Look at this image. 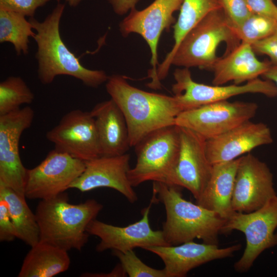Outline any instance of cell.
<instances>
[{
  "instance_id": "29",
  "label": "cell",
  "mask_w": 277,
  "mask_h": 277,
  "mask_svg": "<svg viewBox=\"0 0 277 277\" xmlns=\"http://www.w3.org/2000/svg\"><path fill=\"white\" fill-rule=\"evenodd\" d=\"M120 260L127 275L130 277H167L165 271L153 268L143 263L133 250L126 252L112 250Z\"/></svg>"
},
{
  "instance_id": "28",
  "label": "cell",
  "mask_w": 277,
  "mask_h": 277,
  "mask_svg": "<svg viewBox=\"0 0 277 277\" xmlns=\"http://www.w3.org/2000/svg\"><path fill=\"white\" fill-rule=\"evenodd\" d=\"M276 27V21L252 13L240 25L233 28L241 42L251 45L269 35Z\"/></svg>"
},
{
  "instance_id": "33",
  "label": "cell",
  "mask_w": 277,
  "mask_h": 277,
  "mask_svg": "<svg viewBox=\"0 0 277 277\" xmlns=\"http://www.w3.org/2000/svg\"><path fill=\"white\" fill-rule=\"evenodd\" d=\"M17 238L16 229L5 202L0 199V241L11 242Z\"/></svg>"
},
{
  "instance_id": "36",
  "label": "cell",
  "mask_w": 277,
  "mask_h": 277,
  "mask_svg": "<svg viewBox=\"0 0 277 277\" xmlns=\"http://www.w3.org/2000/svg\"><path fill=\"white\" fill-rule=\"evenodd\" d=\"M82 276H127L121 263L108 273H85L81 275Z\"/></svg>"
},
{
  "instance_id": "15",
  "label": "cell",
  "mask_w": 277,
  "mask_h": 277,
  "mask_svg": "<svg viewBox=\"0 0 277 277\" xmlns=\"http://www.w3.org/2000/svg\"><path fill=\"white\" fill-rule=\"evenodd\" d=\"M276 195L273 174L267 165L249 153L241 156L232 199L233 209L249 213Z\"/></svg>"
},
{
  "instance_id": "38",
  "label": "cell",
  "mask_w": 277,
  "mask_h": 277,
  "mask_svg": "<svg viewBox=\"0 0 277 277\" xmlns=\"http://www.w3.org/2000/svg\"><path fill=\"white\" fill-rule=\"evenodd\" d=\"M83 0H65L70 7L77 6Z\"/></svg>"
},
{
  "instance_id": "31",
  "label": "cell",
  "mask_w": 277,
  "mask_h": 277,
  "mask_svg": "<svg viewBox=\"0 0 277 277\" xmlns=\"http://www.w3.org/2000/svg\"><path fill=\"white\" fill-rule=\"evenodd\" d=\"M51 1L61 0H0V8L32 17L37 8Z\"/></svg>"
},
{
  "instance_id": "34",
  "label": "cell",
  "mask_w": 277,
  "mask_h": 277,
  "mask_svg": "<svg viewBox=\"0 0 277 277\" xmlns=\"http://www.w3.org/2000/svg\"><path fill=\"white\" fill-rule=\"evenodd\" d=\"M252 14L265 16L277 21V6L273 0H245Z\"/></svg>"
},
{
  "instance_id": "22",
  "label": "cell",
  "mask_w": 277,
  "mask_h": 277,
  "mask_svg": "<svg viewBox=\"0 0 277 277\" xmlns=\"http://www.w3.org/2000/svg\"><path fill=\"white\" fill-rule=\"evenodd\" d=\"M239 160L213 165L209 181L196 200V204L226 220L236 212L232 199Z\"/></svg>"
},
{
  "instance_id": "7",
  "label": "cell",
  "mask_w": 277,
  "mask_h": 277,
  "mask_svg": "<svg viewBox=\"0 0 277 277\" xmlns=\"http://www.w3.org/2000/svg\"><path fill=\"white\" fill-rule=\"evenodd\" d=\"M277 194L259 209L249 213L235 212L227 220L223 233L238 230L245 236L246 247L234 264V270L245 272L266 249L277 246Z\"/></svg>"
},
{
  "instance_id": "6",
  "label": "cell",
  "mask_w": 277,
  "mask_h": 277,
  "mask_svg": "<svg viewBox=\"0 0 277 277\" xmlns=\"http://www.w3.org/2000/svg\"><path fill=\"white\" fill-rule=\"evenodd\" d=\"M134 147L136 164L128 173L131 185L150 181L170 185L180 150L179 127L174 125L154 130Z\"/></svg>"
},
{
  "instance_id": "13",
  "label": "cell",
  "mask_w": 277,
  "mask_h": 277,
  "mask_svg": "<svg viewBox=\"0 0 277 277\" xmlns=\"http://www.w3.org/2000/svg\"><path fill=\"white\" fill-rule=\"evenodd\" d=\"M150 204L143 210V216L138 221L125 227L108 224L96 219L87 226L89 235L97 236L100 241L96 246L97 252L108 249L126 252L137 247L144 249L150 246H169L162 230H154L150 225L149 214L156 199L153 189Z\"/></svg>"
},
{
  "instance_id": "2",
  "label": "cell",
  "mask_w": 277,
  "mask_h": 277,
  "mask_svg": "<svg viewBox=\"0 0 277 277\" xmlns=\"http://www.w3.org/2000/svg\"><path fill=\"white\" fill-rule=\"evenodd\" d=\"M65 8V4H57L43 22L34 17L29 19L36 31L33 38L37 46L35 57L38 62V77L43 84L48 85L58 75H69L88 87L97 88L107 82L109 76L103 70L83 66L80 58L63 42L60 24Z\"/></svg>"
},
{
  "instance_id": "30",
  "label": "cell",
  "mask_w": 277,
  "mask_h": 277,
  "mask_svg": "<svg viewBox=\"0 0 277 277\" xmlns=\"http://www.w3.org/2000/svg\"><path fill=\"white\" fill-rule=\"evenodd\" d=\"M220 2L233 28L240 25L252 14L245 0H220Z\"/></svg>"
},
{
  "instance_id": "37",
  "label": "cell",
  "mask_w": 277,
  "mask_h": 277,
  "mask_svg": "<svg viewBox=\"0 0 277 277\" xmlns=\"http://www.w3.org/2000/svg\"><path fill=\"white\" fill-rule=\"evenodd\" d=\"M262 76L264 79L272 82L277 88V66L271 65Z\"/></svg>"
},
{
  "instance_id": "9",
  "label": "cell",
  "mask_w": 277,
  "mask_h": 277,
  "mask_svg": "<svg viewBox=\"0 0 277 277\" xmlns=\"http://www.w3.org/2000/svg\"><path fill=\"white\" fill-rule=\"evenodd\" d=\"M173 76L175 82L172 91L182 111L246 93H259L269 97L277 96L275 85L266 79L258 78L244 85H208L195 82L187 68L176 69Z\"/></svg>"
},
{
  "instance_id": "8",
  "label": "cell",
  "mask_w": 277,
  "mask_h": 277,
  "mask_svg": "<svg viewBox=\"0 0 277 277\" xmlns=\"http://www.w3.org/2000/svg\"><path fill=\"white\" fill-rule=\"evenodd\" d=\"M183 0H154L144 9H132L119 25L122 36L131 33L140 35L148 44L151 52V68L148 77L151 81L147 86L154 89L161 88V83L156 77L158 62L157 47L162 32L169 30L176 22L173 14L180 10Z\"/></svg>"
},
{
  "instance_id": "11",
  "label": "cell",
  "mask_w": 277,
  "mask_h": 277,
  "mask_svg": "<svg viewBox=\"0 0 277 277\" xmlns=\"http://www.w3.org/2000/svg\"><path fill=\"white\" fill-rule=\"evenodd\" d=\"M34 116L30 106L0 115V185L24 197L27 169L21 160L19 142L23 132L31 127Z\"/></svg>"
},
{
  "instance_id": "26",
  "label": "cell",
  "mask_w": 277,
  "mask_h": 277,
  "mask_svg": "<svg viewBox=\"0 0 277 277\" xmlns=\"http://www.w3.org/2000/svg\"><path fill=\"white\" fill-rule=\"evenodd\" d=\"M19 13L0 8V43H10L17 55L28 53L29 37H33L32 26Z\"/></svg>"
},
{
  "instance_id": "24",
  "label": "cell",
  "mask_w": 277,
  "mask_h": 277,
  "mask_svg": "<svg viewBox=\"0 0 277 277\" xmlns=\"http://www.w3.org/2000/svg\"><path fill=\"white\" fill-rule=\"evenodd\" d=\"M31 247L18 277H52L68 269L70 259L68 251L41 241Z\"/></svg>"
},
{
  "instance_id": "10",
  "label": "cell",
  "mask_w": 277,
  "mask_h": 277,
  "mask_svg": "<svg viewBox=\"0 0 277 277\" xmlns=\"http://www.w3.org/2000/svg\"><path fill=\"white\" fill-rule=\"evenodd\" d=\"M258 109L254 102L224 100L183 111L176 116L175 125L208 140L251 120Z\"/></svg>"
},
{
  "instance_id": "1",
  "label": "cell",
  "mask_w": 277,
  "mask_h": 277,
  "mask_svg": "<svg viewBox=\"0 0 277 277\" xmlns=\"http://www.w3.org/2000/svg\"><path fill=\"white\" fill-rule=\"evenodd\" d=\"M106 83L107 92L126 121L130 147L154 130L174 125L182 112L174 96L142 90L131 86L122 75L109 76Z\"/></svg>"
},
{
  "instance_id": "3",
  "label": "cell",
  "mask_w": 277,
  "mask_h": 277,
  "mask_svg": "<svg viewBox=\"0 0 277 277\" xmlns=\"http://www.w3.org/2000/svg\"><path fill=\"white\" fill-rule=\"evenodd\" d=\"M153 182V189L165 208L166 217L162 231L169 245H180L195 239L218 245L219 235L223 233L227 220L184 199L179 190L181 187Z\"/></svg>"
},
{
  "instance_id": "4",
  "label": "cell",
  "mask_w": 277,
  "mask_h": 277,
  "mask_svg": "<svg viewBox=\"0 0 277 277\" xmlns=\"http://www.w3.org/2000/svg\"><path fill=\"white\" fill-rule=\"evenodd\" d=\"M103 207L94 199L70 204L65 192L41 200L35 213L40 241L67 251H81L88 241L87 226L96 219Z\"/></svg>"
},
{
  "instance_id": "5",
  "label": "cell",
  "mask_w": 277,
  "mask_h": 277,
  "mask_svg": "<svg viewBox=\"0 0 277 277\" xmlns=\"http://www.w3.org/2000/svg\"><path fill=\"white\" fill-rule=\"evenodd\" d=\"M226 44L225 54L240 43L232 26L222 8L208 14L184 37L177 48L172 65L210 70L217 60V49Z\"/></svg>"
},
{
  "instance_id": "32",
  "label": "cell",
  "mask_w": 277,
  "mask_h": 277,
  "mask_svg": "<svg viewBox=\"0 0 277 277\" xmlns=\"http://www.w3.org/2000/svg\"><path fill=\"white\" fill-rule=\"evenodd\" d=\"M254 52L267 55L272 65L277 66V27L267 37L251 44Z\"/></svg>"
},
{
  "instance_id": "20",
  "label": "cell",
  "mask_w": 277,
  "mask_h": 277,
  "mask_svg": "<svg viewBox=\"0 0 277 277\" xmlns=\"http://www.w3.org/2000/svg\"><path fill=\"white\" fill-rule=\"evenodd\" d=\"M94 118L101 156L126 153L130 147L128 126L122 111L110 98L95 105L90 111Z\"/></svg>"
},
{
  "instance_id": "16",
  "label": "cell",
  "mask_w": 277,
  "mask_h": 277,
  "mask_svg": "<svg viewBox=\"0 0 277 277\" xmlns=\"http://www.w3.org/2000/svg\"><path fill=\"white\" fill-rule=\"evenodd\" d=\"M179 127L180 150L170 185L186 188L196 201L209 181L213 165L207 156L206 140L190 129Z\"/></svg>"
},
{
  "instance_id": "23",
  "label": "cell",
  "mask_w": 277,
  "mask_h": 277,
  "mask_svg": "<svg viewBox=\"0 0 277 277\" xmlns=\"http://www.w3.org/2000/svg\"><path fill=\"white\" fill-rule=\"evenodd\" d=\"M222 8L220 0H183L177 20L173 25L174 44L163 61L157 66L158 81L167 76L174 54L186 34L208 14Z\"/></svg>"
},
{
  "instance_id": "17",
  "label": "cell",
  "mask_w": 277,
  "mask_h": 277,
  "mask_svg": "<svg viewBox=\"0 0 277 277\" xmlns=\"http://www.w3.org/2000/svg\"><path fill=\"white\" fill-rule=\"evenodd\" d=\"M130 156L125 153L116 156H100L85 161L82 174L70 186L84 192L96 188L107 187L123 195L131 203L138 197L128 176L130 168Z\"/></svg>"
},
{
  "instance_id": "18",
  "label": "cell",
  "mask_w": 277,
  "mask_h": 277,
  "mask_svg": "<svg viewBox=\"0 0 277 277\" xmlns=\"http://www.w3.org/2000/svg\"><path fill=\"white\" fill-rule=\"evenodd\" d=\"M241 247L240 244L220 248L218 245L200 244L192 241L177 245L150 246L144 249L163 261L167 277H184L191 270L203 264L231 257Z\"/></svg>"
},
{
  "instance_id": "25",
  "label": "cell",
  "mask_w": 277,
  "mask_h": 277,
  "mask_svg": "<svg viewBox=\"0 0 277 277\" xmlns=\"http://www.w3.org/2000/svg\"><path fill=\"white\" fill-rule=\"evenodd\" d=\"M0 199L4 201L16 229L17 238L32 247L40 241L35 214L27 205L25 197L12 189L0 185Z\"/></svg>"
},
{
  "instance_id": "19",
  "label": "cell",
  "mask_w": 277,
  "mask_h": 277,
  "mask_svg": "<svg viewBox=\"0 0 277 277\" xmlns=\"http://www.w3.org/2000/svg\"><path fill=\"white\" fill-rule=\"evenodd\" d=\"M273 142L269 127L251 120L206 141V152L213 165L237 159L258 147Z\"/></svg>"
},
{
  "instance_id": "35",
  "label": "cell",
  "mask_w": 277,
  "mask_h": 277,
  "mask_svg": "<svg viewBox=\"0 0 277 277\" xmlns=\"http://www.w3.org/2000/svg\"><path fill=\"white\" fill-rule=\"evenodd\" d=\"M113 11L118 15H123L135 8L140 0H106Z\"/></svg>"
},
{
  "instance_id": "12",
  "label": "cell",
  "mask_w": 277,
  "mask_h": 277,
  "mask_svg": "<svg viewBox=\"0 0 277 277\" xmlns=\"http://www.w3.org/2000/svg\"><path fill=\"white\" fill-rule=\"evenodd\" d=\"M85 168L84 161L54 149L38 165L27 169L25 196L46 200L65 192Z\"/></svg>"
},
{
  "instance_id": "14",
  "label": "cell",
  "mask_w": 277,
  "mask_h": 277,
  "mask_svg": "<svg viewBox=\"0 0 277 277\" xmlns=\"http://www.w3.org/2000/svg\"><path fill=\"white\" fill-rule=\"evenodd\" d=\"M46 138L55 149L84 162L101 156L95 121L90 112L69 111L47 132Z\"/></svg>"
},
{
  "instance_id": "21",
  "label": "cell",
  "mask_w": 277,
  "mask_h": 277,
  "mask_svg": "<svg viewBox=\"0 0 277 277\" xmlns=\"http://www.w3.org/2000/svg\"><path fill=\"white\" fill-rule=\"evenodd\" d=\"M271 65L270 62L257 58L251 45L241 42L231 51L219 57L211 67L212 83L223 85L232 81L241 85L262 76Z\"/></svg>"
},
{
  "instance_id": "27",
  "label": "cell",
  "mask_w": 277,
  "mask_h": 277,
  "mask_svg": "<svg viewBox=\"0 0 277 277\" xmlns=\"http://www.w3.org/2000/svg\"><path fill=\"white\" fill-rule=\"evenodd\" d=\"M34 95L25 82L19 76H11L0 83V115L30 104Z\"/></svg>"
}]
</instances>
